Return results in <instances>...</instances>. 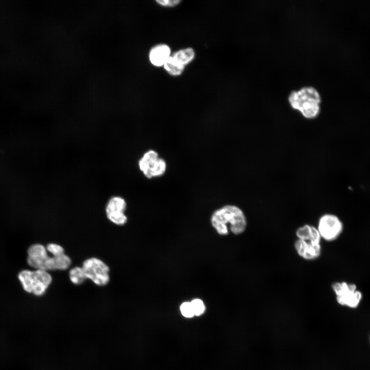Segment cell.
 <instances>
[{"label":"cell","instance_id":"10","mask_svg":"<svg viewBox=\"0 0 370 370\" xmlns=\"http://www.w3.org/2000/svg\"><path fill=\"white\" fill-rule=\"evenodd\" d=\"M294 248L298 254L306 260L318 258L321 255L322 248L321 244L298 239L294 243Z\"/></svg>","mask_w":370,"mask_h":370},{"label":"cell","instance_id":"16","mask_svg":"<svg viewBox=\"0 0 370 370\" xmlns=\"http://www.w3.org/2000/svg\"><path fill=\"white\" fill-rule=\"evenodd\" d=\"M193 312L195 316L202 314L205 310V306L203 302L198 299H196L191 302Z\"/></svg>","mask_w":370,"mask_h":370},{"label":"cell","instance_id":"18","mask_svg":"<svg viewBox=\"0 0 370 370\" xmlns=\"http://www.w3.org/2000/svg\"><path fill=\"white\" fill-rule=\"evenodd\" d=\"M46 249L47 251L51 253L52 255H60L64 253L63 248L61 246L54 243L48 244Z\"/></svg>","mask_w":370,"mask_h":370},{"label":"cell","instance_id":"8","mask_svg":"<svg viewBox=\"0 0 370 370\" xmlns=\"http://www.w3.org/2000/svg\"><path fill=\"white\" fill-rule=\"evenodd\" d=\"M82 268L86 279L91 280L98 286H104L109 281L108 266L102 261L96 257L86 260Z\"/></svg>","mask_w":370,"mask_h":370},{"label":"cell","instance_id":"19","mask_svg":"<svg viewBox=\"0 0 370 370\" xmlns=\"http://www.w3.org/2000/svg\"><path fill=\"white\" fill-rule=\"evenodd\" d=\"M156 2L158 4L164 7H174L181 2L179 0H163L156 1Z\"/></svg>","mask_w":370,"mask_h":370},{"label":"cell","instance_id":"13","mask_svg":"<svg viewBox=\"0 0 370 370\" xmlns=\"http://www.w3.org/2000/svg\"><path fill=\"white\" fill-rule=\"evenodd\" d=\"M195 52L193 48L188 47L176 51L172 56L174 61L179 65L185 66L194 58Z\"/></svg>","mask_w":370,"mask_h":370},{"label":"cell","instance_id":"12","mask_svg":"<svg viewBox=\"0 0 370 370\" xmlns=\"http://www.w3.org/2000/svg\"><path fill=\"white\" fill-rule=\"evenodd\" d=\"M296 236L298 239L309 242L315 244H321V237L315 227L305 225L300 227L296 230Z\"/></svg>","mask_w":370,"mask_h":370},{"label":"cell","instance_id":"15","mask_svg":"<svg viewBox=\"0 0 370 370\" xmlns=\"http://www.w3.org/2000/svg\"><path fill=\"white\" fill-rule=\"evenodd\" d=\"M71 282L76 285H79L86 279L82 267H75L70 269L69 273Z\"/></svg>","mask_w":370,"mask_h":370},{"label":"cell","instance_id":"17","mask_svg":"<svg viewBox=\"0 0 370 370\" xmlns=\"http://www.w3.org/2000/svg\"><path fill=\"white\" fill-rule=\"evenodd\" d=\"M182 314L186 318H191L194 316L191 302H184L180 307Z\"/></svg>","mask_w":370,"mask_h":370},{"label":"cell","instance_id":"4","mask_svg":"<svg viewBox=\"0 0 370 370\" xmlns=\"http://www.w3.org/2000/svg\"><path fill=\"white\" fill-rule=\"evenodd\" d=\"M24 289L36 295H42L52 282V277L47 271L23 270L18 275Z\"/></svg>","mask_w":370,"mask_h":370},{"label":"cell","instance_id":"7","mask_svg":"<svg viewBox=\"0 0 370 370\" xmlns=\"http://www.w3.org/2000/svg\"><path fill=\"white\" fill-rule=\"evenodd\" d=\"M343 227L342 221L337 215L326 213L319 218L317 228L322 239L332 242L341 235Z\"/></svg>","mask_w":370,"mask_h":370},{"label":"cell","instance_id":"9","mask_svg":"<svg viewBox=\"0 0 370 370\" xmlns=\"http://www.w3.org/2000/svg\"><path fill=\"white\" fill-rule=\"evenodd\" d=\"M126 206V202L123 197L120 196H114L110 197L105 207L107 218L117 225H124L127 220V218L124 213Z\"/></svg>","mask_w":370,"mask_h":370},{"label":"cell","instance_id":"11","mask_svg":"<svg viewBox=\"0 0 370 370\" xmlns=\"http://www.w3.org/2000/svg\"><path fill=\"white\" fill-rule=\"evenodd\" d=\"M170 53L171 49L168 45L164 44L157 45L153 47L150 52V62L157 67L163 66L170 57Z\"/></svg>","mask_w":370,"mask_h":370},{"label":"cell","instance_id":"14","mask_svg":"<svg viewBox=\"0 0 370 370\" xmlns=\"http://www.w3.org/2000/svg\"><path fill=\"white\" fill-rule=\"evenodd\" d=\"M164 68L171 75L177 76L180 75L184 67L177 64L172 57H170L163 65Z\"/></svg>","mask_w":370,"mask_h":370},{"label":"cell","instance_id":"5","mask_svg":"<svg viewBox=\"0 0 370 370\" xmlns=\"http://www.w3.org/2000/svg\"><path fill=\"white\" fill-rule=\"evenodd\" d=\"M337 302L341 305L354 308L360 303L363 295L354 283L336 282L331 286Z\"/></svg>","mask_w":370,"mask_h":370},{"label":"cell","instance_id":"1","mask_svg":"<svg viewBox=\"0 0 370 370\" xmlns=\"http://www.w3.org/2000/svg\"><path fill=\"white\" fill-rule=\"evenodd\" d=\"M212 226L220 235H227L229 229L234 234L243 233L247 221L243 211L238 207L228 205L215 210L211 218Z\"/></svg>","mask_w":370,"mask_h":370},{"label":"cell","instance_id":"6","mask_svg":"<svg viewBox=\"0 0 370 370\" xmlns=\"http://www.w3.org/2000/svg\"><path fill=\"white\" fill-rule=\"evenodd\" d=\"M139 169L147 178L162 176L165 172V160L159 158L158 153L150 150L144 153L138 160Z\"/></svg>","mask_w":370,"mask_h":370},{"label":"cell","instance_id":"2","mask_svg":"<svg viewBox=\"0 0 370 370\" xmlns=\"http://www.w3.org/2000/svg\"><path fill=\"white\" fill-rule=\"evenodd\" d=\"M288 101L290 106L299 111L306 119H315L320 114L321 97L317 89L312 86L291 91Z\"/></svg>","mask_w":370,"mask_h":370},{"label":"cell","instance_id":"3","mask_svg":"<svg viewBox=\"0 0 370 370\" xmlns=\"http://www.w3.org/2000/svg\"><path fill=\"white\" fill-rule=\"evenodd\" d=\"M27 263L34 268L42 270H64L71 265V259L65 253L48 255L47 249L41 244H36L31 246L28 250Z\"/></svg>","mask_w":370,"mask_h":370}]
</instances>
